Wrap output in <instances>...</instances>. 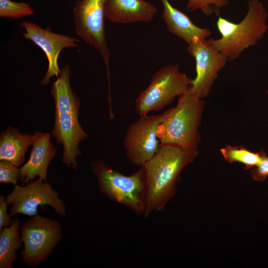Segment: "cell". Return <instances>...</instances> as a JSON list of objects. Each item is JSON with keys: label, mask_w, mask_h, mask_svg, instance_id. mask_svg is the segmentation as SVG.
Segmentation results:
<instances>
[{"label": "cell", "mask_w": 268, "mask_h": 268, "mask_svg": "<svg viewBox=\"0 0 268 268\" xmlns=\"http://www.w3.org/2000/svg\"><path fill=\"white\" fill-rule=\"evenodd\" d=\"M199 154L198 149L160 145L155 155L142 166L145 171L146 187L144 218L154 211L164 209L176 192L181 172Z\"/></svg>", "instance_id": "6da1fadb"}, {"label": "cell", "mask_w": 268, "mask_h": 268, "mask_svg": "<svg viewBox=\"0 0 268 268\" xmlns=\"http://www.w3.org/2000/svg\"><path fill=\"white\" fill-rule=\"evenodd\" d=\"M205 101L191 85L178 96L175 107L166 111L159 125L157 136L160 145H173L184 149H197L201 139L199 127Z\"/></svg>", "instance_id": "7a4b0ae2"}, {"label": "cell", "mask_w": 268, "mask_h": 268, "mask_svg": "<svg viewBox=\"0 0 268 268\" xmlns=\"http://www.w3.org/2000/svg\"><path fill=\"white\" fill-rule=\"evenodd\" d=\"M247 12L236 23L218 16L216 27L221 37L208 39L211 45L231 62L246 49L255 46L268 30V13L260 0H249Z\"/></svg>", "instance_id": "3957f363"}, {"label": "cell", "mask_w": 268, "mask_h": 268, "mask_svg": "<svg viewBox=\"0 0 268 268\" xmlns=\"http://www.w3.org/2000/svg\"><path fill=\"white\" fill-rule=\"evenodd\" d=\"M90 167L101 193L137 215H143L146 187L143 166L128 176L99 160L92 161Z\"/></svg>", "instance_id": "277c9868"}, {"label": "cell", "mask_w": 268, "mask_h": 268, "mask_svg": "<svg viewBox=\"0 0 268 268\" xmlns=\"http://www.w3.org/2000/svg\"><path fill=\"white\" fill-rule=\"evenodd\" d=\"M192 80L180 71L178 65H168L160 68L152 76L149 85L136 98L137 114L141 116L162 110L176 97L186 92Z\"/></svg>", "instance_id": "5b68a950"}, {"label": "cell", "mask_w": 268, "mask_h": 268, "mask_svg": "<svg viewBox=\"0 0 268 268\" xmlns=\"http://www.w3.org/2000/svg\"><path fill=\"white\" fill-rule=\"evenodd\" d=\"M20 232L24 247L20 255L28 267H36L46 261L63 239L59 222L38 214L24 222Z\"/></svg>", "instance_id": "8992f818"}, {"label": "cell", "mask_w": 268, "mask_h": 268, "mask_svg": "<svg viewBox=\"0 0 268 268\" xmlns=\"http://www.w3.org/2000/svg\"><path fill=\"white\" fill-rule=\"evenodd\" d=\"M106 1L107 0H77L73 8V19L77 34L101 55L106 67L108 90L110 91V52L105 38L104 24Z\"/></svg>", "instance_id": "52a82bcc"}, {"label": "cell", "mask_w": 268, "mask_h": 268, "mask_svg": "<svg viewBox=\"0 0 268 268\" xmlns=\"http://www.w3.org/2000/svg\"><path fill=\"white\" fill-rule=\"evenodd\" d=\"M5 200L12 205L9 214L11 217L18 213L31 217L36 215L38 207L44 205L51 206L59 215L67 214L66 205L59 197V193L50 184L40 179L24 186L15 185Z\"/></svg>", "instance_id": "ba28073f"}, {"label": "cell", "mask_w": 268, "mask_h": 268, "mask_svg": "<svg viewBox=\"0 0 268 268\" xmlns=\"http://www.w3.org/2000/svg\"><path fill=\"white\" fill-rule=\"evenodd\" d=\"M165 115L164 111L158 115L139 116L129 126L123 145L127 157L133 164L143 166L158 151L160 141L157 129Z\"/></svg>", "instance_id": "9c48e42d"}, {"label": "cell", "mask_w": 268, "mask_h": 268, "mask_svg": "<svg viewBox=\"0 0 268 268\" xmlns=\"http://www.w3.org/2000/svg\"><path fill=\"white\" fill-rule=\"evenodd\" d=\"M187 50L195 59L196 64V75L191 86L203 99L208 95L218 73L229 61L207 39L194 41L188 45Z\"/></svg>", "instance_id": "30bf717a"}, {"label": "cell", "mask_w": 268, "mask_h": 268, "mask_svg": "<svg viewBox=\"0 0 268 268\" xmlns=\"http://www.w3.org/2000/svg\"><path fill=\"white\" fill-rule=\"evenodd\" d=\"M20 26L25 30L22 34L24 37L40 47L47 57L48 67L41 82L42 85H47L52 77H58L60 75L58 58L61 52L64 48L77 47V43L80 41L67 35L53 32L49 28H42L33 22L23 21Z\"/></svg>", "instance_id": "8fae6325"}, {"label": "cell", "mask_w": 268, "mask_h": 268, "mask_svg": "<svg viewBox=\"0 0 268 268\" xmlns=\"http://www.w3.org/2000/svg\"><path fill=\"white\" fill-rule=\"evenodd\" d=\"M52 135L63 146V163L77 170L76 157L82 154L79 144L88 136L79 123L78 114L55 113Z\"/></svg>", "instance_id": "7c38bea8"}, {"label": "cell", "mask_w": 268, "mask_h": 268, "mask_svg": "<svg viewBox=\"0 0 268 268\" xmlns=\"http://www.w3.org/2000/svg\"><path fill=\"white\" fill-rule=\"evenodd\" d=\"M30 157L20 169L21 185L33 181L36 176L47 182V175L51 160L56 154V148L50 141L51 134L35 132Z\"/></svg>", "instance_id": "4fadbf2b"}, {"label": "cell", "mask_w": 268, "mask_h": 268, "mask_svg": "<svg viewBox=\"0 0 268 268\" xmlns=\"http://www.w3.org/2000/svg\"><path fill=\"white\" fill-rule=\"evenodd\" d=\"M157 8L144 0H107L105 17L113 23L150 22Z\"/></svg>", "instance_id": "5bb4252c"}, {"label": "cell", "mask_w": 268, "mask_h": 268, "mask_svg": "<svg viewBox=\"0 0 268 268\" xmlns=\"http://www.w3.org/2000/svg\"><path fill=\"white\" fill-rule=\"evenodd\" d=\"M163 5L162 17L173 34L188 45L198 39H206L211 35L210 29L195 25L185 13L174 7L168 0H160Z\"/></svg>", "instance_id": "9a60e30c"}, {"label": "cell", "mask_w": 268, "mask_h": 268, "mask_svg": "<svg viewBox=\"0 0 268 268\" xmlns=\"http://www.w3.org/2000/svg\"><path fill=\"white\" fill-rule=\"evenodd\" d=\"M33 141V134H22L16 129L8 127L0 135V160L7 161L17 167L22 165Z\"/></svg>", "instance_id": "2e32d148"}, {"label": "cell", "mask_w": 268, "mask_h": 268, "mask_svg": "<svg viewBox=\"0 0 268 268\" xmlns=\"http://www.w3.org/2000/svg\"><path fill=\"white\" fill-rule=\"evenodd\" d=\"M70 67L67 65L61 69L57 79L51 86V94L55 101V113L78 114L80 102L70 84Z\"/></svg>", "instance_id": "e0dca14e"}, {"label": "cell", "mask_w": 268, "mask_h": 268, "mask_svg": "<svg viewBox=\"0 0 268 268\" xmlns=\"http://www.w3.org/2000/svg\"><path fill=\"white\" fill-rule=\"evenodd\" d=\"M20 227V220L14 218L10 226L0 231V268H13L18 260L16 251L22 247Z\"/></svg>", "instance_id": "ac0fdd59"}, {"label": "cell", "mask_w": 268, "mask_h": 268, "mask_svg": "<svg viewBox=\"0 0 268 268\" xmlns=\"http://www.w3.org/2000/svg\"><path fill=\"white\" fill-rule=\"evenodd\" d=\"M220 152L227 162L242 163L248 169H252L260 162L263 150L259 152H255L243 146L226 145L220 149Z\"/></svg>", "instance_id": "d6986e66"}, {"label": "cell", "mask_w": 268, "mask_h": 268, "mask_svg": "<svg viewBox=\"0 0 268 268\" xmlns=\"http://www.w3.org/2000/svg\"><path fill=\"white\" fill-rule=\"evenodd\" d=\"M33 13V9L28 3L11 0H0V17L19 19L31 15Z\"/></svg>", "instance_id": "ffe728a7"}, {"label": "cell", "mask_w": 268, "mask_h": 268, "mask_svg": "<svg viewBox=\"0 0 268 268\" xmlns=\"http://www.w3.org/2000/svg\"><path fill=\"white\" fill-rule=\"evenodd\" d=\"M228 0H188L187 8L191 11L200 10L204 15H218L219 10L228 4Z\"/></svg>", "instance_id": "44dd1931"}, {"label": "cell", "mask_w": 268, "mask_h": 268, "mask_svg": "<svg viewBox=\"0 0 268 268\" xmlns=\"http://www.w3.org/2000/svg\"><path fill=\"white\" fill-rule=\"evenodd\" d=\"M20 178V169L12 163L5 160L0 161V183L17 184Z\"/></svg>", "instance_id": "7402d4cb"}, {"label": "cell", "mask_w": 268, "mask_h": 268, "mask_svg": "<svg viewBox=\"0 0 268 268\" xmlns=\"http://www.w3.org/2000/svg\"><path fill=\"white\" fill-rule=\"evenodd\" d=\"M251 176L253 180L263 182L268 177V154L263 150L260 162L251 170Z\"/></svg>", "instance_id": "603a6c76"}, {"label": "cell", "mask_w": 268, "mask_h": 268, "mask_svg": "<svg viewBox=\"0 0 268 268\" xmlns=\"http://www.w3.org/2000/svg\"><path fill=\"white\" fill-rule=\"evenodd\" d=\"M8 205L5 197L1 195L0 196V231L5 227L10 226L12 222L11 216L7 213Z\"/></svg>", "instance_id": "cb8c5ba5"}, {"label": "cell", "mask_w": 268, "mask_h": 268, "mask_svg": "<svg viewBox=\"0 0 268 268\" xmlns=\"http://www.w3.org/2000/svg\"><path fill=\"white\" fill-rule=\"evenodd\" d=\"M267 94L268 96V90L267 91Z\"/></svg>", "instance_id": "d4e9b609"}]
</instances>
